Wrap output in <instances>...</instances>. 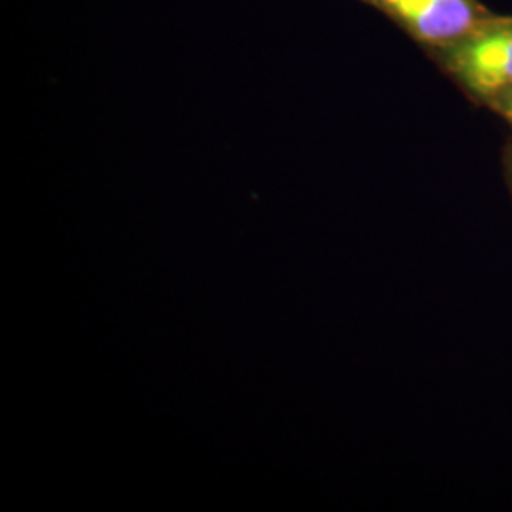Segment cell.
<instances>
[{"label": "cell", "instance_id": "obj_1", "mask_svg": "<svg viewBox=\"0 0 512 512\" xmlns=\"http://www.w3.org/2000/svg\"><path fill=\"white\" fill-rule=\"evenodd\" d=\"M452 67L478 93L501 92L512 86V27L476 31L459 40Z\"/></svg>", "mask_w": 512, "mask_h": 512}, {"label": "cell", "instance_id": "obj_2", "mask_svg": "<svg viewBox=\"0 0 512 512\" xmlns=\"http://www.w3.org/2000/svg\"><path fill=\"white\" fill-rule=\"evenodd\" d=\"M404 27L429 44L458 42L478 27L473 0H378Z\"/></svg>", "mask_w": 512, "mask_h": 512}, {"label": "cell", "instance_id": "obj_3", "mask_svg": "<svg viewBox=\"0 0 512 512\" xmlns=\"http://www.w3.org/2000/svg\"><path fill=\"white\" fill-rule=\"evenodd\" d=\"M507 112H509V116H511L512 120V97L509 99V105H507Z\"/></svg>", "mask_w": 512, "mask_h": 512}]
</instances>
